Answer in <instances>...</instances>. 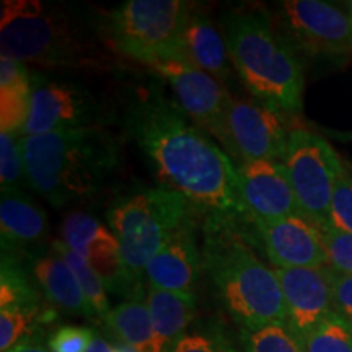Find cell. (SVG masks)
<instances>
[{
  "label": "cell",
  "mask_w": 352,
  "mask_h": 352,
  "mask_svg": "<svg viewBox=\"0 0 352 352\" xmlns=\"http://www.w3.org/2000/svg\"><path fill=\"white\" fill-rule=\"evenodd\" d=\"M122 127L164 186L183 195L199 212L252 220L241 199L239 166L160 87L138 90L122 113Z\"/></svg>",
  "instance_id": "obj_1"
},
{
  "label": "cell",
  "mask_w": 352,
  "mask_h": 352,
  "mask_svg": "<svg viewBox=\"0 0 352 352\" xmlns=\"http://www.w3.org/2000/svg\"><path fill=\"white\" fill-rule=\"evenodd\" d=\"M0 57L43 69L113 70L118 54L70 8L39 0H3Z\"/></svg>",
  "instance_id": "obj_2"
},
{
  "label": "cell",
  "mask_w": 352,
  "mask_h": 352,
  "mask_svg": "<svg viewBox=\"0 0 352 352\" xmlns=\"http://www.w3.org/2000/svg\"><path fill=\"white\" fill-rule=\"evenodd\" d=\"M243 222L208 215L202 241V267L219 300L240 328L287 323L283 289L274 267L254 253L240 230Z\"/></svg>",
  "instance_id": "obj_3"
},
{
  "label": "cell",
  "mask_w": 352,
  "mask_h": 352,
  "mask_svg": "<svg viewBox=\"0 0 352 352\" xmlns=\"http://www.w3.org/2000/svg\"><path fill=\"white\" fill-rule=\"evenodd\" d=\"M220 26L248 94L285 116L300 114L305 85L302 63L292 41L270 15L259 7H241L223 13Z\"/></svg>",
  "instance_id": "obj_4"
},
{
  "label": "cell",
  "mask_w": 352,
  "mask_h": 352,
  "mask_svg": "<svg viewBox=\"0 0 352 352\" xmlns=\"http://www.w3.org/2000/svg\"><path fill=\"white\" fill-rule=\"evenodd\" d=\"M21 140L28 186L54 208L98 192L120 165L116 139L101 126L28 135Z\"/></svg>",
  "instance_id": "obj_5"
},
{
  "label": "cell",
  "mask_w": 352,
  "mask_h": 352,
  "mask_svg": "<svg viewBox=\"0 0 352 352\" xmlns=\"http://www.w3.org/2000/svg\"><path fill=\"white\" fill-rule=\"evenodd\" d=\"M195 212L199 210L186 197L164 184L134 189L113 201L107 222L120 241L127 271L142 283L148 261Z\"/></svg>",
  "instance_id": "obj_6"
},
{
  "label": "cell",
  "mask_w": 352,
  "mask_h": 352,
  "mask_svg": "<svg viewBox=\"0 0 352 352\" xmlns=\"http://www.w3.org/2000/svg\"><path fill=\"white\" fill-rule=\"evenodd\" d=\"M191 7L184 0H127L100 13L98 32L118 56L147 65L158 56L182 50Z\"/></svg>",
  "instance_id": "obj_7"
},
{
  "label": "cell",
  "mask_w": 352,
  "mask_h": 352,
  "mask_svg": "<svg viewBox=\"0 0 352 352\" xmlns=\"http://www.w3.org/2000/svg\"><path fill=\"white\" fill-rule=\"evenodd\" d=\"M284 165L303 217L327 228L334 186L346 170L340 155L324 138L297 127L289 134Z\"/></svg>",
  "instance_id": "obj_8"
},
{
  "label": "cell",
  "mask_w": 352,
  "mask_h": 352,
  "mask_svg": "<svg viewBox=\"0 0 352 352\" xmlns=\"http://www.w3.org/2000/svg\"><path fill=\"white\" fill-rule=\"evenodd\" d=\"M285 114L258 100L228 98L222 147L235 164L256 160L284 162L289 144Z\"/></svg>",
  "instance_id": "obj_9"
},
{
  "label": "cell",
  "mask_w": 352,
  "mask_h": 352,
  "mask_svg": "<svg viewBox=\"0 0 352 352\" xmlns=\"http://www.w3.org/2000/svg\"><path fill=\"white\" fill-rule=\"evenodd\" d=\"M145 67L160 76L173 90L176 103L201 131L215 138L222 145L223 118L230 98L226 85L197 69L182 50L162 54Z\"/></svg>",
  "instance_id": "obj_10"
},
{
  "label": "cell",
  "mask_w": 352,
  "mask_h": 352,
  "mask_svg": "<svg viewBox=\"0 0 352 352\" xmlns=\"http://www.w3.org/2000/svg\"><path fill=\"white\" fill-rule=\"evenodd\" d=\"M101 104L82 83L47 74H32V104L21 138L100 126Z\"/></svg>",
  "instance_id": "obj_11"
},
{
  "label": "cell",
  "mask_w": 352,
  "mask_h": 352,
  "mask_svg": "<svg viewBox=\"0 0 352 352\" xmlns=\"http://www.w3.org/2000/svg\"><path fill=\"white\" fill-rule=\"evenodd\" d=\"M65 245L85 259L88 266L103 280L108 292L129 300H142V283L127 271L121 246L111 228L88 212L69 214L60 226Z\"/></svg>",
  "instance_id": "obj_12"
},
{
  "label": "cell",
  "mask_w": 352,
  "mask_h": 352,
  "mask_svg": "<svg viewBox=\"0 0 352 352\" xmlns=\"http://www.w3.org/2000/svg\"><path fill=\"white\" fill-rule=\"evenodd\" d=\"M280 23L290 41L311 56H347L352 52L349 12L321 0H284Z\"/></svg>",
  "instance_id": "obj_13"
},
{
  "label": "cell",
  "mask_w": 352,
  "mask_h": 352,
  "mask_svg": "<svg viewBox=\"0 0 352 352\" xmlns=\"http://www.w3.org/2000/svg\"><path fill=\"white\" fill-rule=\"evenodd\" d=\"M287 308V324L302 340L336 311L333 267H274Z\"/></svg>",
  "instance_id": "obj_14"
},
{
  "label": "cell",
  "mask_w": 352,
  "mask_h": 352,
  "mask_svg": "<svg viewBox=\"0 0 352 352\" xmlns=\"http://www.w3.org/2000/svg\"><path fill=\"white\" fill-rule=\"evenodd\" d=\"M252 222L274 267L329 266L323 230L303 215Z\"/></svg>",
  "instance_id": "obj_15"
},
{
  "label": "cell",
  "mask_w": 352,
  "mask_h": 352,
  "mask_svg": "<svg viewBox=\"0 0 352 352\" xmlns=\"http://www.w3.org/2000/svg\"><path fill=\"white\" fill-rule=\"evenodd\" d=\"M241 199L252 220L303 215L284 162L256 160L239 166Z\"/></svg>",
  "instance_id": "obj_16"
},
{
  "label": "cell",
  "mask_w": 352,
  "mask_h": 352,
  "mask_svg": "<svg viewBox=\"0 0 352 352\" xmlns=\"http://www.w3.org/2000/svg\"><path fill=\"white\" fill-rule=\"evenodd\" d=\"M202 250L196 239V212L184 220L164 248L145 266L148 287L196 296Z\"/></svg>",
  "instance_id": "obj_17"
},
{
  "label": "cell",
  "mask_w": 352,
  "mask_h": 352,
  "mask_svg": "<svg viewBox=\"0 0 352 352\" xmlns=\"http://www.w3.org/2000/svg\"><path fill=\"white\" fill-rule=\"evenodd\" d=\"M2 253L30 254L43 248L50 222L43 208L23 191L2 192L0 199Z\"/></svg>",
  "instance_id": "obj_18"
},
{
  "label": "cell",
  "mask_w": 352,
  "mask_h": 352,
  "mask_svg": "<svg viewBox=\"0 0 352 352\" xmlns=\"http://www.w3.org/2000/svg\"><path fill=\"white\" fill-rule=\"evenodd\" d=\"M23 258L34 283L52 305L74 315L88 316V318L96 316L94 308L83 296L76 274L52 246L50 250H36L25 254Z\"/></svg>",
  "instance_id": "obj_19"
},
{
  "label": "cell",
  "mask_w": 352,
  "mask_h": 352,
  "mask_svg": "<svg viewBox=\"0 0 352 352\" xmlns=\"http://www.w3.org/2000/svg\"><path fill=\"white\" fill-rule=\"evenodd\" d=\"M183 52L209 76L217 78L223 85L230 80V54L222 30L206 15L201 8L191 7L182 38Z\"/></svg>",
  "instance_id": "obj_20"
},
{
  "label": "cell",
  "mask_w": 352,
  "mask_h": 352,
  "mask_svg": "<svg viewBox=\"0 0 352 352\" xmlns=\"http://www.w3.org/2000/svg\"><path fill=\"white\" fill-rule=\"evenodd\" d=\"M144 302L148 308L158 340L168 351L171 344L188 331V327L195 320L197 311L196 296L148 287Z\"/></svg>",
  "instance_id": "obj_21"
},
{
  "label": "cell",
  "mask_w": 352,
  "mask_h": 352,
  "mask_svg": "<svg viewBox=\"0 0 352 352\" xmlns=\"http://www.w3.org/2000/svg\"><path fill=\"white\" fill-rule=\"evenodd\" d=\"M32 104V74L25 64L0 57V129L21 134Z\"/></svg>",
  "instance_id": "obj_22"
},
{
  "label": "cell",
  "mask_w": 352,
  "mask_h": 352,
  "mask_svg": "<svg viewBox=\"0 0 352 352\" xmlns=\"http://www.w3.org/2000/svg\"><path fill=\"white\" fill-rule=\"evenodd\" d=\"M104 324L122 344L138 352H168L153 329L151 314L144 300H126L111 308Z\"/></svg>",
  "instance_id": "obj_23"
},
{
  "label": "cell",
  "mask_w": 352,
  "mask_h": 352,
  "mask_svg": "<svg viewBox=\"0 0 352 352\" xmlns=\"http://www.w3.org/2000/svg\"><path fill=\"white\" fill-rule=\"evenodd\" d=\"M52 248L65 259V263L69 264V267L76 274L78 284H80L82 292L85 298L90 303V307L94 308L95 315L101 316V320L108 315L109 300H108V290L104 287L103 280L100 279V276L88 266V263L83 259L80 254H77L74 250H70L63 240H54L52 241Z\"/></svg>",
  "instance_id": "obj_24"
},
{
  "label": "cell",
  "mask_w": 352,
  "mask_h": 352,
  "mask_svg": "<svg viewBox=\"0 0 352 352\" xmlns=\"http://www.w3.org/2000/svg\"><path fill=\"white\" fill-rule=\"evenodd\" d=\"M303 352H352V323L338 311L300 340Z\"/></svg>",
  "instance_id": "obj_25"
},
{
  "label": "cell",
  "mask_w": 352,
  "mask_h": 352,
  "mask_svg": "<svg viewBox=\"0 0 352 352\" xmlns=\"http://www.w3.org/2000/svg\"><path fill=\"white\" fill-rule=\"evenodd\" d=\"M243 352H303L300 340L285 321L258 328H240Z\"/></svg>",
  "instance_id": "obj_26"
},
{
  "label": "cell",
  "mask_w": 352,
  "mask_h": 352,
  "mask_svg": "<svg viewBox=\"0 0 352 352\" xmlns=\"http://www.w3.org/2000/svg\"><path fill=\"white\" fill-rule=\"evenodd\" d=\"M0 183L2 192L21 191L26 179L23 140L20 134H0Z\"/></svg>",
  "instance_id": "obj_27"
},
{
  "label": "cell",
  "mask_w": 352,
  "mask_h": 352,
  "mask_svg": "<svg viewBox=\"0 0 352 352\" xmlns=\"http://www.w3.org/2000/svg\"><path fill=\"white\" fill-rule=\"evenodd\" d=\"M168 352H239L226 333L212 324H206L186 333L176 340Z\"/></svg>",
  "instance_id": "obj_28"
},
{
  "label": "cell",
  "mask_w": 352,
  "mask_h": 352,
  "mask_svg": "<svg viewBox=\"0 0 352 352\" xmlns=\"http://www.w3.org/2000/svg\"><path fill=\"white\" fill-rule=\"evenodd\" d=\"M328 227L338 232L352 233V173L347 170H344L334 186Z\"/></svg>",
  "instance_id": "obj_29"
},
{
  "label": "cell",
  "mask_w": 352,
  "mask_h": 352,
  "mask_svg": "<svg viewBox=\"0 0 352 352\" xmlns=\"http://www.w3.org/2000/svg\"><path fill=\"white\" fill-rule=\"evenodd\" d=\"M323 240L329 266L341 274L352 276V233L323 228Z\"/></svg>",
  "instance_id": "obj_30"
},
{
  "label": "cell",
  "mask_w": 352,
  "mask_h": 352,
  "mask_svg": "<svg viewBox=\"0 0 352 352\" xmlns=\"http://www.w3.org/2000/svg\"><path fill=\"white\" fill-rule=\"evenodd\" d=\"M94 331L83 327H60L47 338L51 352H87L94 341Z\"/></svg>",
  "instance_id": "obj_31"
},
{
  "label": "cell",
  "mask_w": 352,
  "mask_h": 352,
  "mask_svg": "<svg viewBox=\"0 0 352 352\" xmlns=\"http://www.w3.org/2000/svg\"><path fill=\"white\" fill-rule=\"evenodd\" d=\"M333 289L336 311L352 323V276L333 270Z\"/></svg>",
  "instance_id": "obj_32"
},
{
  "label": "cell",
  "mask_w": 352,
  "mask_h": 352,
  "mask_svg": "<svg viewBox=\"0 0 352 352\" xmlns=\"http://www.w3.org/2000/svg\"><path fill=\"white\" fill-rule=\"evenodd\" d=\"M13 352H51V349L39 341L38 334L32 333L28 338H25V340L21 341L15 349H13Z\"/></svg>",
  "instance_id": "obj_33"
},
{
  "label": "cell",
  "mask_w": 352,
  "mask_h": 352,
  "mask_svg": "<svg viewBox=\"0 0 352 352\" xmlns=\"http://www.w3.org/2000/svg\"><path fill=\"white\" fill-rule=\"evenodd\" d=\"M87 352H118V347L113 346L111 342H108L107 340H103V338L95 336Z\"/></svg>",
  "instance_id": "obj_34"
},
{
  "label": "cell",
  "mask_w": 352,
  "mask_h": 352,
  "mask_svg": "<svg viewBox=\"0 0 352 352\" xmlns=\"http://www.w3.org/2000/svg\"><path fill=\"white\" fill-rule=\"evenodd\" d=\"M116 347H118V352H138V351H135V349H132L131 346H127V344H122V342H118Z\"/></svg>",
  "instance_id": "obj_35"
},
{
  "label": "cell",
  "mask_w": 352,
  "mask_h": 352,
  "mask_svg": "<svg viewBox=\"0 0 352 352\" xmlns=\"http://www.w3.org/2000/svg\"><path fill=\"white\" fill-rule=\"evenodd\" d=\"M349 16H351V21H352V2H349Z\"/></svg>",
  "instance_id": "obj_36"
},
{
  "label": "cell",
  "mask_w": 352,
  "mask_h": 352,
  "mask_svg": "<svg viewBox=\"0 0 352 352\" xmlns=\"http://www.w3.org/2000/svg\"><path fill=\"white\" fill-rule=\"evenodd\" d=\"M10 352H13V351H10Z\"/></svg>",
  "instance_id": "obj_37"
}]
</instances>
